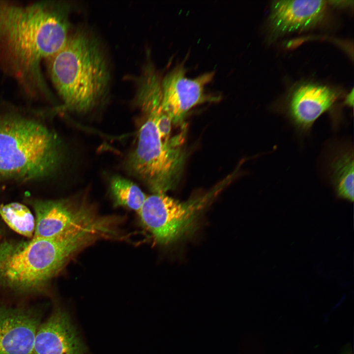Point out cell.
Instances as JSON below:
<instances>
[{"label":"cell","mask_w":354,"mask_h":354,"mask_svg":"<svg viewBox=\"0 0 354 354\" xmlns=\"http://www.w3.org/2000/svg\"><path fill=\"white\" fill-rule=\"evenodd\" d=\"M40 320L35 310L0 306V354H31Z\"/></svg>","instance_id":"obj_9"},{"label":"cell","mask_w":354,"mask_h":354,"mask_svg":"<svg viewBox=\"0 0 354 354\" xmlns=\"http://www.w3.org/2000/svg\"><path fill=\"white\" fill-rule=\"evenodd\" d=\"M46 61L65 109L88 112L106 94L109 65L101 44L90 33L78 30L70 33L64 46Z\"/></svg>","instance_id":"obj_2"},{"label":"cell","mask_w":354,"mask_h":354,"mask_svg":"<svg viewBox=\"0 0 354 354\" xmlns=\"http://www.w3.org/2000/svg\"><path fill=\"white\" fill-rule=\"evenodd\" d=\"M64 158L59 135L40 121L19 114L0 115V180L50 177Z\"/></svg>","instance_id":"obj_3"},{"label":"cell","mask_w":354,"mask_h":354,"mask_svg":"<svg viewBox=\"0 0 354 354\" xmlns=\"http://www.w3.org/2000/svg\"><path fill=\"white\" fill-rule=\"evenodd\" d=\"M330 179L338 197L354 201V153L353 150L340 151L330 165Z\"/></svg>","instance_id":"obj_13"},{"label":"cell","mask_w":354,"mask_h":354,"mask_svg":"<svg viewBox=\"0 0 354 354\" xmlns=\"http://www.w3.org/2000/svg\"><path fill=\"white\" fill-rule=\"evenodd\" d=\"M186 72L183 64H179L161 80L162 108L175 124L182 123L188 112L195 106L220 99L206 92V86L212 80L214 71L195 78L187 77Z\"/></svg>","instance_id":"obj_7"},{"label":"cell","mask_w":354,"mask_h":354,"mask_svg":"<svg viewBox=\"0 0 354 354\" xmlns=\"http://www.w3.org/2000/svg\"><path fill=\"white\" fill-rule=\"evenodd\" d=\"M110 190L117 206H123L138 212L147 196L134 182L119 176H113Z\"/></svg>","instance_id":"obj_14"},{"label":"cell","mask_w":354,"mask_h":354,"mask_svg":"<svg viewBox=\"0 0 354 354\" xmlns=\"http://www.w3.org/2000/svg\"><path fill=\"white\" fill-rule=\"evenodd\" d=\"M142 114L137 143L126 159L125 168L153 193L165 194L177 186L183 171L182 138L179 135L163 141L153 117Z\"/></svg>","instance_id":"obj_5"},{"label":"cell","mask_w":354,"mask_h":354,"mask_svg":"<svg viewBox=\"0 0 354 354\" xmlns=\"http://www.w3.org/2000/svg\"><path fill=\"white\" fill-rule=\"evenodd\" d=\"M36 215L32 238L60 237L77 232L101 228L84 206H74L65 200L31 201Z\"/></svg>","instance_id":"obj_8"},{"label":"cell","mask_w":354,"mask_h":354,"mask_svg":"<svg viewBox=\"0 0 354 354\" xmlns=\"http://www.w3.org/2000/svg\"><path fill=\"white\" fill-rule=\"evenodd\" d=\"M69 13L63 1L27 5L0 2V66L27 95H52L42 64L66 43Z\"/></svg>","instance_id":"obj_1"},{"label":"cell","mask_w":354,"mask_h":354,"mask_svg":"<svg viewBox=\"0 0 354 354\" xmlns=\"http://www.w3.org/2000/svg\"><path fill=\"white\" fill-rule=\"evenodd\" d=\"M337 93L323 85L306 84L292 93L287 106V114L299 130L308 131L315 121L332 107Z\"/></svg>","instance_id":"obj_11"},{"label":"cell","mask_w":354,"mask_h":354,"mask_svg":"<svg viewBox=\"0 0 354 354\" xmlns=\"http://www.w3.org/2000/svg\"><path fill=\"white\" fill-rule=\"evenodd\" d=\"M0 237H1V231H0Z\"/></svg>","instance_id":"obj_17"},{"label":"cell","mask_w":354,"mask_h":354,"mask_svg":"<svg viewBox=\"0 0 354 354\" xmlns=\"http://www.w3.org/2000/svg\"><path fill=\"white\" fill-rule=\"evenodd\" d=\"M344 103L349 106L353 107L354 104V90L352 89V91L348 94L346 96Z\"/></svg>","instance_id":"obj_16"},{"label":"cell","mask_w":354,"mask_h":354,"mask_svg":"<svg viewBox=\"0 0 354 354\" xmlns=\"http://www.w3.org/2000/svg\"><path fill=\"white\" fill-rule=\"evenodd\" d=\"M225 183L224 180L206 194L185 202L165 194L147 196L138 212L142 223L157 243L166 245L174 242L193 231L200 210Z\"/></svg>","instance_id":"obj_6"},{"label":"cell","mask_w":354,"mask_h":354,"mask_svg":"<svg viewBox=\"0 0 354 354\" xmlns=\"http://www.w3.org/2000/svg\"><path fill=\"white\" fill-rule=\"evenodd\" d=\"M326 0H274L268 18L270 28L276 35H282L315 26L323 18Z\"/></svg>","instance_id":"obj_10"},{"label":"cell","mask_w":354,"mask_h":354,"mask_svg":"<svg viewBox=\"0 0 354 354\" xmlns=\"http://www.w3.org/2000/svg\"><path fill=\"white\" fill-rule=\"evenodd\" d=\"M31 354H84L82 343L65 312L57 309L40 324Z\"/></svg>","instance_id":"obj_12"},{"label":"cell","mask_w":354,"mask_h":354,"mask_svg":"<svg viewBox=\"0 0 354 354\" xmlns=\"http://www.w3.org/2000/svg\"><path fill=\"white\" fill-rule=\"evenodd\" d=\"M0 215L7 225L24 236L33 237L35 220L30 209L17 202L0 206Z\"/></svg>","instance_id":"obj_15"},{"label":"cell","mask_w":354,"mask_h":354,"mask_svg":"<svg viewBox=\"0 0 354 354\" xmlns=\"http://www.w3.org/2000/svg\"><path fill=\"white\" fill-rule=\"evenodd\" d=\"M100 232L89 228L60 237L0 244V284L23 291L39 289Z\"/></svg>","instance_id":"obj_4"}]
</instances>
